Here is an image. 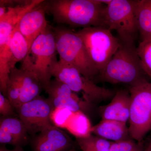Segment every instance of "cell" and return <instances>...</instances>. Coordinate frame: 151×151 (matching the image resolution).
<instances>
[{"label":"cell","mask_w":151,"mask_h":151,"mask_svg":"<svg viewBox=\"0 0 151 151\" xmlns=\"http://www.w3.org/2000/svg\"><path fill=\"white\" fill-rule=\"evenodd\" d=\"M46 5L57 23L83 28L105 27L107 5L99 0H51Z\"/></svg>","instance_id":"cell-1"},{"label":"cell","mask_w":151,"mask_h":151,"mask_svg":"<svg viewBox=\"0 0 151 151\" xmlns=\"http://www.w3.org/2000/svg\"><path fill=\"white\" fill-rule=\"evenodd\" d=\"M145 76L135 43L121 42L110 62L96 78L103 82L130 86L147 79Z\"/></svg>","instance_id":"cell-2"},{"label":"cell","mask_w":151,"mask_h":151,"mask_svg":"<svg viewBox=\"0 0 151 151\" xmlns=\"http://www.w3.org/2000/svg\"><path fill=\"white\" fill-rule=\"evenodd\" d=\"M57 52L53 28L48 25L34 41L22 60L21 68L34 74L43 89L51 81L52 71L58 62Z\"/></svg>","instance_id":"cell-3"},{"label":"cell","mask_w":151,"mask_h":151,"mask_svg":"<svg viewBox=\"0 0 151 151\" xmlns=\"http://www.w3.org/2000/svg\"><path fill=\"white\" fill-rule=\"evenodd\" d=\"M59 60L72 65L84 76L94 81L99 74L76 32L63 27L53 28Z\"/></svg>","instance_id":"cell-4"},{"label":"cell","mask_w":151,"mask_h":151,"mask_svg":"<svg viewBox=\"0 0 151 151\" xmlns=\"http://www.w3.org/2000/svg\"><path fill=\"white\" fill-rule=\"evenodd\" d=\"M129 127L130 137L138 143L151 130V82L145 79L130 86Z\"/></svg>","instance_id":"cell-5"},{"label":"cell","mask_w":151,"mask_h":151,"mask_svg":"<svg viewBox=\"0 0 151 151\" xmlns=\"http://www.w3.org/2000/svg\"><path fill=\"white\" fill-rule=\"evenodd\" d=\"M137 3L132 0H111L106 7L105 27L116 31L123 43H135L139 36Z\"/></svg>","instance_id":"cell-6"},{"label":"cell","mask_w":151,"mask_h":151,"mask_svg":"<svg viewBox=\"0 0 151 151\" xmlns=\"http://www.w3.org/2000/svg\"><path fill=\"white\" fill-rule=\"evenodd\" d=\"M52 76L66 84L74 92H81L84 100L93 104L112 99L116 92L98 86L72 65L58 60L52 71Z\"/></svg>","instance_id":"cell-7"},{"label":"cell","mask_w":151,"mask_h":151,"mask_svg":"<svg viewBox=\"0 0 151 151\" xmlns=\"http://www.w3.org/2000/svg\"><path fill=\"white\" fill-rule=\"evenodd\" d=\"M106 28H84L76 32L81 38L90 59L99 71L105 69L121 44L118 37Z\"/></svg>","instance_id":"cell-8"},{"label":"cell","mask_w":151,"mask_h":151,"mask_svg":"<svg viewBox=\"0 0 151 151\" xmlns=\"http://www.w3.org/2000/svg\"><path fill=\"white\" fill-rule=\"evenodd\" d=\"M55 108L49 100L40 95L15 110L29 134L35 135L52 126L51 116Z\"/></svg>","instance_id":"cell-9"},{"label":"cell","mask_w":151,"mask_h":151,"mask_svg":"<svg viewBox=\"0 0 151 151\" xmlns=\"http://www.w3.org/2000/svg\"><path fill=\"white\" fill-rule=\"evenodd\" d=\"M44 90L55 109H66L74 113H84L92 105L79 98L66 84L55 78L51 79Z\"/></svg>","instance_id":"cell-10"},{"label":"cell","mask_w":151,"mask_h":151,"mask_svg":"<svg viewBox=\"0 0 151 151\" xmlns=\"http://www.w3.org/2000/svg\"><path fill=\"white\" fill-rule=\"evenodd\" d=\"M47 12L46 1H44L25 14L18 24L30 48L36 39L48 26L45 17Z\"/></svg>","instance_id":"cell-11"},{"label":"cell","mask_w":151,"mask_h":151,"mask_svg":"<svg viewBox=\"0 0 151 151\" xmlns=\"http://www.w3.org/2000/svg\"><path fill=\"white\" fill-rule=\"evenodd\" d=\"M73 141L61 129L52 126L38 133L32 142L33 151H67Z\"/></svg>","instance_id":"cell-12"},{"label":"cell","mask_w":151,"mask_h":151,"mask_svg":"<svg viewBox=\"0 0 151 151\" xmlns=\"http://www.w3.org/2000/svg\"><path fill=\"white\" fill-rule=\"evenodd\" d=\"M29 134L24 124L18 117L1 118L0 143L22 147L27 142Z\"/></svg>","instance_id":"cell-13"},{"label":"cell","mask_w":151,"mask_h":151,"mask_svg":"<svg viewBox=\"0 0 151 151\" xmlns=\"http://www.w3.org/2000/svg\"><path fill=\"white\" fill-rule=\"evenodd\" d=\"M111 100L101 111L102 119L127 123L130 117V93L125 90H119Z\"/></svg>","instance_id":"cell-14"},{"label":"cell","mask_w":151,"mask_h":151,"mask_svg":"<svg viewBox=\"0 0 151 151\" xmlns=\"http://www.w3.org/2000/svg\"><path fill=\"white\" fill-rule=\"evenodd\" d=\"M90 133L105 140L118 142L129 139L127 123L111 120L102 121L91 127Z\"/></svg>","instance_id":"cell-15"},{"label":"cell","mask_w":151,"mask_h":151,"mask_svg":"<svg viewBox=\"0 0 151 151\" xmlns=\"http://www.w3.org/2000/svg\"><path fill=\"white\" fill-rule=\"evenodd\" d=\"M42 89L41 84L34 74L20 68L19 106L39 96Z\"/></svg>","instance_id":"cell-16"},{"label":"cell","mask_w":151,"mask_h":151,"mask_svg":"<svg viewBox=\"0 0 151 151\" xmlns=\"http://www.w3.org/2000/svg\"><path fill=\"white\" fill-rule=\"evenodd\" d=\"M136 12L140 42L151 39V0L137 1Z\"/></svg>","instance_id":"cell-17"},{"label":"cell","mask_w":151,"mask_h":151,"mask_svg":"<svg viewBox=\"0 0 151 151\" xmlns=\"http://www.w3.org/2000/svg\"><path fill=\"white\" fill-rule=\"evenodd\" d=\"M9 47L13 65L16 67L17 63L24 59L30 49L27 41L19 29L18 24L10 36Z\"/></svg>","instance_id":"cell-18"},{"label":"cell","mask_w":151,"mask_h":151,"mask_svg":"<svg viewBox=\"0 0 151 151\" xmlns=\"http://www.w3.org/2000/svg\"><path fill=\"white\" fill-rule=\"evenodd\" d=\"M76 141L81 151H110L112 143L91 134L78 137Z\"/></svg>","instance_id":"cell-19"},{"label":"cell","mask_w":151,"mask_h":151,"mask_svg":"<svg viewBox=\"0 0 151 151\" xmlns=\"http://www.w3.org/2000/svg\"><path fill=\"white\" fill-rule=\"evenodd\" d=\"M7 97L15 110L19 106L20 68L16 67L11 70L7 89Z\"/></svg>","instance_id":"cell-20"},{"label":"cell","mask_w":151,"mask_h":151,"mask_svg":"<svg viewBox=\"0 0 151 151\" xmlns=\"http://www.w3.org/2000/svg\"><path fill=\"white\" fill-rule=\"evenodd\" d=\"M137 51L143 70L151 79V39L139 42Z\"/></svg>","instance_id":"cell-21"},{"label":"cell","mask_w":151,"mask_h":151,"mask_svg":"<svg viewBox=\"0 0 151 151\" xmlns=\"http://www.w3.org/2000/svg\"><path fill=\"white\" fill-rule=\"evenodd\" d=\"M141 143H137L131 139L118 142H113L110 151H143Z\"/></svg>","instance_id":"cell-22"},{"label":"cell","mask_w":151,"mask_h":151,"mask_svg":"<svg viewBox=\"0 0 151 151\" xmlns=\"http://www.w3.org/2000/svg\"><path fill=\"white\" fill-rule=\"evenodd\" d=\"M16 111L7 97L0 92V114L2 117L18 116Z\"/></svg>","instance_id":"cell-23"},{"label":"cell","mask_w":151,"mask_h":151,"mask_svg":"<svg viewBox=\"0 0 151 151\" xmlns=\"http://www.w3.org/2000/svg\"><path fill=\"white\" fill-rule=\"evenodd\" d=\"M0 151H24L22 147H15L12 150H9L5 148L1 147Z\"/></svg>","instance_id":"cell-24"},{"label":"cell","mask_w":151,"mask_h":151,"mask_svg":"<svg viewBox=\"0 0 151 151\" xmlns=\"http://www.w3.org/2000/svg\"><path fill=\"white\" fill-rule=\"evenodd\" d=\"M143 151H151V141L149 145L145 149H144Z\"/></svg>","instance_id":"cell-25"}]
</instances>
